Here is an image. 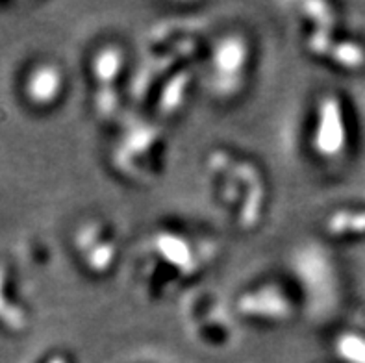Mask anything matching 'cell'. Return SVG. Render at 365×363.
Instances as JSON below:
<instances>
[{
    "label": "cell",
    "instance_id": "2",
    "mask_svg": "<svg viewBox=\"0 0 365 363\" xmlns=\"http://www.w3.org/2000/svg\"><path fill=\"white\" fill-rule=\"evenodd\" d=\"M312 150L323 161H336L349 148V119L341 98L324 95L317 102L312 126Z\"/></svg>",
    "mask_w": 365,
    "mask_h": 363
},
{
    "label": "cell",
    "instance_id": "8",
    "mask_svg": "<svg viewBox=\"0 0 365 363\" xmlns=\"http://www.w3.org/2000/svg\"><path fill=\"white\" fill-rule=\"evenodd\" d=\"M332 352L339 363H365V334L343 330L332 339Z\"/></svg>",
    "mask_w": 365,
    "mask_h": 363
},
{
    "label": "cell",
    "instance_id": "1",
    "mask_svg": "<svg viewBox=\"0 0 365 363\" xmlns=\"http://www.w3.org/2000/svg\"><path fill=\"white\" fill-rule=\"evenodd\" d=\"M250 46L241 34L222 37L210 61V88L221 98L236 97L249 74Z\"/></svg>",
    "mask_w": 365,
    "mask_h": 363
},
{
    "label": "cell",
    "instance_id": "6",
    "mask_svg": "<svg viewBox=\"0 0 365 363\" xmlns=\"http://www.w3.org/2000/svg\"><path fill=\"white\" fill-rule=\"evenodd\" d=\"M28 324V315L9 291V276L4 265H0V327L8 332H23Z\"/></svg>",
    "mask_w": 365,
    "mask_h": 363
},
{
    "label": "cell",
    "instance_id": "4",
    "mask_svg": "<svg viewBox=\"0 0 365 363\" xmlns=\"http://www.w3.org/2000/svg\"><path fill=\"white\" fill-rule=\"evenodd\" d=\"M65 91V74L56 63L36 65L24 80V97L36 108H51Z\"/></svg>",
    "mask_w": 365,
    "mask_h": 363
},
{
    "label": "cell",
    "instance_id": "3",
    "mask_svg": "<svg viewBox=\"0 0 365 363\" xmlns=\"http://www.w3.org/2000/svg\"><path fill=\"white\" fill-rule=\"evenodd\" d=\"M76 248L89 271L104 275L113 267L117 257V245L113 237L102 234L97 225L80 226L76 232Z\"/></svg>",
    "mask_w": 365,
    "mask_h": 363
},
{
    "label": "cell",
    "instance_id": "7",
    "mask_svg": "<svg viewBox=\"0 0 365 363\" xmlns=\"http://www.w3.org/2000/svg\"><path fill=\"white\" fill-rule=\"evenodd\" d=\"M123 65H125V58L117 46H106V48L98 51V54H95V58H93V78L102 91H111L110 86H113L115 80L119 78Z\"/></svg>",
    "mask_w": 365,
    "mask_h": 363
},
{
    "label": "cell",
    "instance_id": "5",
    "mask_svg": "<svg viewBox=\"0 0 365 363\" xmlns=\"http://www.w3.org/2000/svg\"><path fill=\"white\" fill-rule=\"evenodd\" d=\"M240 310L247 317L277 322L292 315V302L282 290L274 285H264L252 293L243 295L240 300Z\"/></svg>",
    "mask_w": 365,
    "mask_h": 363
}]
</instances>
